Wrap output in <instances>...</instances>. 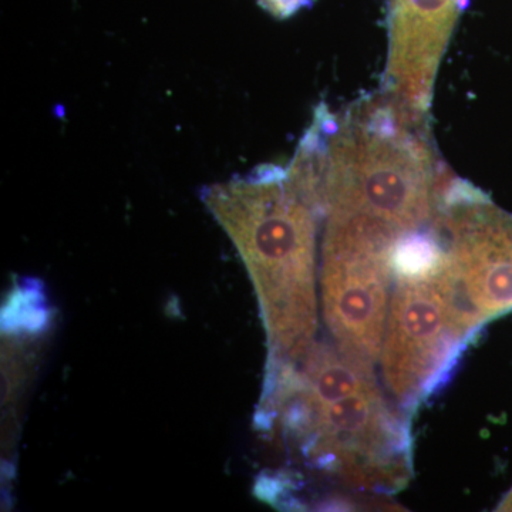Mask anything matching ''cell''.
Segmentation results:
<instances>
[{"label": "cell", "mask_w": 512, "mask_h": 512, "mask_svg": "<svg viewBox=\"0 0 512 512\" xmlns=\"http://www.w3.org/2000/svg\"><path fill=\"white\" fill-rule=\"evenodd\" d=\"M320 295L333 342L375 365L394 285L393 252L322 238Z\"/></svg>", "instance_id": "8992f818"}, {"label": "cell", "mask_w": 512, "mask_h": 512, "mask_svg": "<svg viewBox=\"0 0 512 512\" xmlns=\"http://www.w3.org/2000/svg\"><path fill=\"white\" fill-rule=\"evenodd\" d=\"M430 228L437 258L426 276L474 336L488 319L512 308V218L453 177Z\"/></svg>", "instance_id": "277c9868"}, {"label": "cell", "mask_w": 512, "mask_h": 512, "mask_svg": "<svg viewBox=\"0 0 512 512\" xmlns=\"http://www.w3.org/2000/svg\"><path fill=\"white\" fill-rule=\"evenodd\" d=\"M318 165L323 225L400 244L426 228L451 175L429 114L380 90L333 113L315 111L305 134Z\"/></svg>", "instance_id": "6da1fadb"}, {"label": "cell", "mask_w": 512, "mask_h": 512, "mask_svg": "<svg viewBox=\"0 0 512 512\" xmlns=\"http://www.w3.org/2000/svg\"><path fill=\"white\" fill-rule=\"evenodd\" d=\"M312 0H258L259 5L278 19H286L295 15L303 6L309 5Z\"/></svg>", "instance_id": "ba28073f"}, {"label": "cell", "mask_w": 512, "mask_h": 512, "mask_svg": "<svg viewBox=\"0 0 512 512\" xmlns=\"http://www.w3.org/2000/svg\"><path fill=\"white\" fill-rule=\"evenodd\" d=\"M254 284L271 367L298 360L318 329V167L301 140L288 165L262 164L201 191Z\"/></svg>", "instance_id": "3957f363"}, {"label": "cell", "mask_w": 512, "mask_h": 512, "mask_svg": "<svg viewBox=\"0 0 512 512\" xmlns=\"http://www.w3.org/2000/svg\"><path fill=\"white\" fill-rule=\"evenodd\" d=\"M264 400L303 458L349 490L390 495L409 484V420L372 363L336 343L313 342L295 362L271 367Z\"/></svg>", "instance_id": "7a4b0ae2"}, {"label": "cell", "mask_w": 512, "mask_h": 512, "mask_svg": "<svg viewBox=\"0 0 512 512\" xmlns=\"http://www.w3.org/2000/svg\"><path fill=\"white\" fill-rule=\"evenodd\" d=\"M471 338L427 276H396L379 359L397 406L416 412L447 382Z\"/></svg>", "instance_id": "5b68a950"}, {"label": "cell", "mask_w": 512, "mask_h": 512, "mask_svg": "<svg viewBox=\"0 0 512 512\" xmlns=\"http://www.w3.org/2000/svg\"><path fill=\"white\" fill-rule=\"evenodd\" d=\"M467 0H387L382 92L429 114L441 60Z\"/></svg>", "instance_id": "52a82bcc"}]
</instances>
